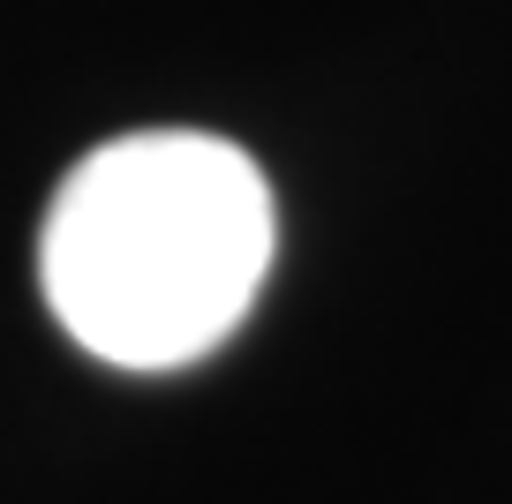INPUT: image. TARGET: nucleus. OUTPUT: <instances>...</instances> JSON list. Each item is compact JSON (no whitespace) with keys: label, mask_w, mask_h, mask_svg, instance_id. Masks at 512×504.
I'll return each mask as SVG.
<instances>
[{"label":"nucleus","mask_w":512,"mask_h":504,"mask_svg":"<svg viewBox=\"0 0 512 504\" xmlns=\"http://www.w3.org/2000/svg\"><path fill=\"white\" fill-rule=\"evenodd\" d=\"M272 181L204 128H136L68 166L38 226L61 331L113 369H181L234 339L272 271Z\"/></svg>","instance_id":"obj_1"}]
</instances>
